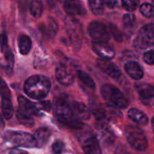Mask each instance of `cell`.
<instances>
[{"instance_id":"cell-21","label":"cell","mask_w":154,"mask_h":154,"mask_svg":"<svg viewBox=\"0 0 154 154\" xmlns=\"http://www.w3.org/2000/svg\"><path fill=\"white\" fill-rule=\"evenodd\" d=\"M17 118L18 121L21 124L24 125V126L32 127L35 124V121L32 115L29 114L28 113L24 112L23 111L20 110V108L17 111Z\"/></svg>"},{"instance_id":"cell-34","label":"cell","mask_w":154,"mask_h":154,"mask_svg":"<svg viewBox=\"0 0 154 154\" xmlns=\"http://www.w3.org/2000/svg\"><path fill=\"white\" fill-rule=\"evenodd\" d=\"M120 2H120V0H104V3H105V5L111 9H114L119 7Z\"/></svg>"},{"instance_id":"cell-19","label":"cell","mask_w":154,"mask_h":154,"mask_svg":"<svg viewBox=\"0 0 154 154\" xmlns=\"http://www.w3.org/2000/svg\"><path fill=\"white\" fill-rule=\"evenodd\" d=\"M18 48L19 51L23 55H26L29 53L32 48L31 38L28 35H23L18 38Z\"/></svg>"},{"instance_id":"cell-28","label":"cell","mask_w":154,"mask_h":154,"mask_svg":"<svg viewBox=\"0 0 154 154\" xmlns=\"http://www.w3.org/2000/svg\"><path fill=\"white\" fill-rule=\"evenodd\" d=\"M2 52L4 53L6 63H7V66L10 69H12L14 66V54H12L11 51L9 49V48L5 49L4 51H2Z\"/></svg>"},{"instance_id":"cell-39","label":"cell","mask_w":154,"mask_h":154,"mask_svg":"<svg viewBox=\"0 0 154 154\" xmlns=\"http://www.w3.org/2000/svg\"><path fill=\"white\" fill-rule=\"evenodd\" d=\"M47 1L48 2V3H49L50 5H54V2H55V0H47Z\"/></svg>"},{"instance_id":"cell-32","label":"cell","mask_w":154,"mask_h":154,"mask_svg":"<svg viewBox=\"0 0 154 154\" xmlns=\"http://www.w3.org/2000/svg\"><path fill=\"white\" fill-rule=\"evenodd\" d=\"M143 60L147 64L154 66V51H148L143 56Z\"/></svg>"},{"instance_id":"cell-1","label":"cell","mask_w":154,"mask_h":154,"mask_svg":"<svg viewBox=\"0 0 154 154\" xmlns=\"http://www.w3.org/2000/svg\"><path fill=\"white\" fill-rule=\"evenodd\" d=\"M54 111L59 121L72 129L78 130L84 126V123L76 118L72 109L71 103L66 99L57 98L54 100Z\"/></svg>"},{"instance_id":"cell-3","label":"cell","mask_w":154,"mask_h":154,"mask_svg":"<svg viewBox=\"0 0 154 154\" xmlns=\"http://www.w3.org/2000/svg\"><path fill=\"white\" fill-rule=\"evenodd\" d=\"M101 94L108 105L117 108H126L129 102L118 88L111 84H105L101 88Z\"/></svg>"},{"instance_id":"cell-4","label":"cell","mask_w":154,"mask_h":154,"mask_svg":"<svg viewBox=\"0 0 154 154\" xmlns=\"http://www.w3.org/2000/svg\"><path fill=\"white\" fill-rule=\"evenodd\" d=\"M84 125L78 131V138L81 143L82 148L86 154H102L99 141L92 131L86 129Z\"/></svg>"},{"instance_id":"cell-6","label":"cell","mask_w":154,"mask_h":154,"mask_svg":"<svg viewBox=\"0 0 154 154\" xmlns=\"http://www.w3.org/2000/svg\"><path fill=\"white\" fill-rule=\"evenodd\" d=\"M4 138L6 141L20 147H37L34 136L27 132H19V131H7L4 134Z\"/></svg>"},{"instance_id":"cell-2","label":"cell","mask_w":154,"mask_h":154,"mask_svg":"<svg viewBox=\"0 0 154 154\" xmlns=\"http://www.w3.org/2000/svg\"><path fill=\"white\" fill-rule=\"evenodd\" d=\"M51 87V83L48 77L36 75L26 81L23 89L26 94L30 98L40 100L48 96Z\"/></svg>"},{"instance_id":"cell-30","label":"cell","mask_w":154,"mask_h":154,"mask_svg":"<svg viewBox=\"0 0 154 154\" xmlns=\"http://www.w3.org/2000/svg\"><path fill=\"white\" fill-rule=\"evenodd\" d=\"M108 29H109L110 33L114 36V39L116 41H117L118 42H122V40H123V35H122V33L120 32V31L116 26L113 25V24H110L109 26H108Z\"/></svg>"},{"instance_id":"cell-7","label":"cell","mask_w":154,"mask_h":154,"mask_svg":"<svg viewBox=\"0 0 154 154\" xmlns=\"http://www.w3.org/2000/svg\"><path fill=\"white\" fill-rule=\"evenodd\" d=\"M87 32L94 43H107L111 37L108 27L99 21L90 23L87 28Z\"/></svg>"},{"instance_id":"cell-27","label":"cell","mask_w":154,"mask_h":154,"mask_svg":"<svg viewBox=\"0 0 154 154\" xmlns=\"http://www.w3.org/2000/svg\"><path fill=\"white\" fill-rule=\"evenodd\" d=\"M135 16L132 14H126L123 17V23L125 28L126 29H132L135 26Z\"/></svg>"},{"instance_id":"cell-35","label":"cell","mask_w":154,"mask_h":154,"mask_svg":"<svg viewBox=\"0 0 154 154\" xmlns=\"http://www.w3.org/2000/svg\"><path fill=\"white\" fill-rule=\"evenodd\" d=\"M8 48V46L7 35L4 33H1L0 34V48H1V51H4L5 49Z\"/></svg>"},{"instance_id":"cell-17","label":"cell","mask_w":154,"mask_h":154,"mask_svg":"<svg viewBox=\"0 0 154 154\" xmlns=\"http://www.w3.org/2000/svg\"><path fill=\"white\" fill-rule=\"evenodd\" d=\"M128 117L133 122L141 126H146L148 123L147 116L137 108H131L128 111Z\"/></svg>"},{"instance_id":"cell-18","label":"cell","mask_w":154,"mask_h":154,"mask_svg":"<svg viewBox=\"0 0 154 154\" xmlns=\"http://www.w3.org/2000/svg\"><path fill=\"white\" fill-rule=\"evenodd\" d=\"M33 136L37 144V147H43L49 141V138L51 137V131L48 128H39L36 130Z\"/></svg>"},{"instance_id":"cell-8","label":"cell","mask_w":154,"mask_h":154,"mask_svg":"<svg viewBox=\"0 0 154 154\" xmlns=\"http://www.w3.org/2000/svg\"><path fill=\"white\" fill-rule=\"evenodd\" d=\"M154 45V23L144 26L138 32L135 40V45L138 48H146Z\"/></svg>"},{"instance_id":"cell-23","label":"cell","mask_w":154,"mask_h":154,"mask_svg":"<svg viewBox=\"0 0 154 154\" xmlns=\"http://www.w3.org/2000/svg\"><path fill=\"white\" fill-rule=\"evenodd\" d=\"M29 11L33 17H40L43 13V5L41 0H32L30 3Z\"/></svg>"},{"instance_id":"cell-5","label":"cell","mask_w":154,"mask_h":154,"mask_svg":"<svg viewBox=\"0 0 154 154\" xmlns=\"http://www.w3.org/2000/svg\"><path fill=\"white\" fill-rule=\"evenodd\" d=\"M126 136L131 147L138 151H144L147 148V139L142 129L137 126L129 125L126 128Z\"/></svg>"},{"instance_id":"cell-15","label":"cell","mask_w":154,"mask_h":154,"mask_svg":"<svg viewBox=\"0 0 154 154\" xmlns=\"http://www.w3.org/2000/svg\"><path fill=\"white\" fill-rule=\"evenodd\" d=\"M74 114L78 120H87L90 117V111L84 103L74 102L71 103Z\"/></svg>"},{"instance_id":"cell-11","label":"cell","mask_w":154,"mask_h":154,"mask_svg":"<svg viewBox=\"0 0 154 154\" xmlns=\"http://www.w3.org/2000/svg\"><path fill=\"white\" fill-rule=\"evenodd\" d=\"M56 78L57 81L61 85L65 87L72 85L75 81V78L73 75L63 65H59L56 69Z\"/></svg>"},{"instance_id":"cell-25","label":"cell","mask_w":154,"mask_h":154,"mask_svg":"<svg viewBox=\"0 0 154 154\" xmlns=\"http://www.w3.org/2000/svg\"><path fill=\"white\" fill-rule=\"evenodd\" d=\"M139 5V0H122V6L129 12L135 11Z\"/></svg>"},{"instance_id":"cell-31","label":"cell","mask_w":154,"mask_h":154,"mask_svg":"<svg viewBox=\"0 0 154 154\" xmlns=\"http://www.w3.org/2000/svg\"><path fill=\"white\" fill-rule=\"evenodd\" d=\"M65 148V144L61 141H57L53 144L52 150L54 154H62Z\"/></svg>"},{"instance_id":"cell-26","label":"cell","mask_w":154,"mask_h":154,"mask_svg":"<svg viewBox=\"0 0 154 154\" xmlns=\"http://www.w3.org/2000/svg\"><path fill=\"white\" fill-rule=\"evenodd\" d=\"M140 12L146 17H154V5L149 3H144L140 7Z\"/></svg>"},{"instance_id":"cell-33","label":"cell","mask_w":154,"mask_h":154,"mask_svg":"<svg viewBox=\"0 0 154 154\" xmlns=\"http://www.w3.org/2000/svg\"><path fill=\"white\" fill-rule=\"evenodd\" d=\"M48 33L51 35V36L54 35L57 33V29H58V26L56 21L53 20L52 18H49L48 20Z\"/></svg>"},{"instance_id":"cell-37","label":"cell","mask_w":154,"mask_h":154,"mask_svg":"<svg viewBox=\"0 0 154 154\" xmlns=\"http://www.w3.org/2000/svg\"><path fill=\"white\" fill-rule=\"evenodd\" d=\"M9 154H29V153H27L26 151H25V150H20V149H17V148H14V149H12V150H11Z\"/></svg>"},{"instance_id":"cell-29","label":"cell","mask_w":154,"mask_h":154,"mask_svg":"<svg viewBox=\"0 0 154 154\" xmlns=\"http://www.w3.org/2000/svg\"><path fill=\"white\" fill-rule=\"evenodd\" d=\"M0 95L2 96V99L3 98L11 99V91L8 87L2 78H0Z\"/></svg>"},{"instance_id":"cell-20","label":"cell","mask_w":154,"mask_h":154,"mask_svg":"<svg viewBox=\"0 0 154 154\" xmlns=\"http://www.w3.org/2000/svg\"><path fill=\"white\" fill-rule=\"evenodd\" d=\"M2 112L3 116L5 119L9 120L13 117L14 114V108L11 103V100L8 98H3L2 99Z\"/></svg>"},{"instance_id":"cell-9","label":"cell","mask_w":154,"mask_h":154,"mask_svg":"<svg viewBox=\"0 0 154 154\" xmlns=\"http://www.w3.org/2000/svg\"><path fill=\"white\" fill-rule=\"evenodd\" d=\"M93 49L103 60H110L115 57V50L111 45L107 43H94Z\"/></svg>"},{"instance_id":"cell-36","label":"cell","mask_w":154,"mask_h":154,"mask_svg":"<svg viewBox=\"0 0 154 154\" xmlns=\"http://www.w3.org/2000/svg\"><path fill=\"white\" fill-rule=\"evenodd\" d=\"M38 108L44 111H50L52 108V105L49 101H41L38 102Z\"/></svg>"},{"instance_id":"cell-40","label":"cell","mask_w":154,"mask_h":154,"mask_svg":"<svg viewBox=\"0 0 154 154\" xmlns=\"http://www.w3.org/2000/svg\"><path fill=\"white\" fill-rule=\"evenodd\" d=\"M152 127H153V129L154 131V117L153 118V120H152Z\"/></svg>"},{"instance_id":"cell-38","label":"cell","mask_w":154,"mask_h":154,"mask_svg":"<svg viewBox=\"0 0 154 154\" xmlns=\"http://www.w3.org/2000/svg\"><path fill=\"white\" fill-rule=\"evenodd\" d=\"M5 126L4 120H3L1 114H0V129H2Z\"/></svg>"},{"instance_id":"cell-13","label":"cell","mask_w":154,"mask_h":154,"mask_svg":"<svg viewBox=\"0 0 154 154\" xmlns=\"http://www.w3.org/2000/svg\"><path fill=\"white\" fill-rule=\"evenodd\" d=\"M126 73L134 80H141L144 76V70L138 63L135 61L127 62L125 65Z\"/></svg>"},{"instance_id":"cell-10","label":"cell","mask_w":154,"mask_h":154,"mask_svg":"<svg viewBox=\"0 0 154 154\" xmlns=\"http://www.w3.org/2000/svg\"><path fill=\"white\" fill-rule=\"evenodd\" d=\"M97 65L106 75L110 76L111 78L117 79L121 76V71L112 62L109 60H103V59H99L97 60Z\"/></svg>"},{"instance_id":"cell-24","label":"cell","mask_w":154,"mask_h":154,"mask_svg":"<svg viewBox=\"0 0 154 154\" xmlns=\"http://www.w3.org/2000/svg\"><path fill=\"white\" fill-rule=\"evenodd\" d=\"M104 0H89L90 9L96 15H101L104 12Z\"/></svg>"},{"instance_id":"cell-16","label":"cell","mask_w":154,"mask_h":154,"mask_svg":"<svg viewBox=\"0 0 154 154\" xmlns=\"http://www.w3.org/2000/svg\"><path fill=\"white\" fill-rule=\"evenodd\" d=\"M135 89L143 101L150 100L154 98V87L150 84L139 83L135 85Z\"/></svg>"},{"instance_id":"cell-14","label":"cell","mask_w":154,"mask_h":154,"mask_svg":"<svg viewBox=\"0 0 154 154\" xmlns=\"http://www.w3.org/2000/svg\"><path fill=\"white\" fill-rule=\"evenodd\" d=\"M63 8L69 15L82 14L84 9L79 0H64Z\"/></svg>"},{"instance_id":"cell-12","label":"cell","mask_w":154,"mask_h":154,"mask_svg":"<svg viewBox=\"0 0 154 154\" xmlns=\"http://www.w3.org/2000/svg\"><path fill=\"white\" fill-rule=\"evenodd\" d=\"M18 105L19 108L24 112L28 113L30 115H41V111L38 106L34 104L33 102H30L29 100L25 98L24 96H19L18 97Z\"/></svg>"},{"instance_id":"cell-22","label":"cell","mask_w":154,"mask_h":154,"mask_svg":"<svg viewBox=\"0 0 154 154\" xmlns=\"http://www.w3.org/2000/svg\"><path fill=\"white\" fill-rule=\"evenodd\" d=\"M78 76L79 78L80 81L86 87L91 89L92 90H95V89H96V84H95L94 81H93V78L90 77V75L89 74H87V72L83 70H79L78 71Z\"/></svg>"},{"instance_id":"cell-41","label":"cell","mask_w":154,"mask_h":154,"mask_svg":"<svg viewBox=\"0 0 154 154\" xmlns=\"http://www.w3.org/2000/svg\"><path fill=\"white\" fill-rule=\"evenodd\" d=\"M152 1H153V2L154 3V0H152Z\"/></svg>"}]
</instances>
